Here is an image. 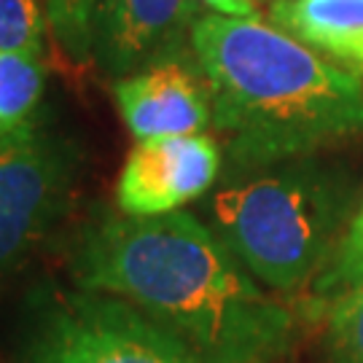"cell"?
I'll list each match as a JSON object with an SVG mask.
<instances>
[{"mask_svg": "<svg viewBox=\"0 0 363 363\" xmlns=\"http://www.w3.org/2000/svg\"><path fill=\"white\" fill-rule=\"evenodd\" d=\"M65 267L73 286L130 301L202 363H274L296 342L294 310L186 210L94 208L67 234Z\"/></svg>", "mask_w": 363, "mask_h": 363, "instance_id": "obj_1", "label": "cell"}, {"mask_svg": "<svg viewBox=\"0 0 363 363\" xmlns=\"http://www.w3.org/2000/svg\"><path fill=\"white\" fill-rule=\"evenodd\" d=\"M191 54L232 169L312 156L363 138V78L259 16L202 13Z\"/></svg>", "mask_w": 363, "mask_h": 363, "instance_id": "obj_2", "label": "cell"}, {"mask_svg": "<svg viewBox=\"0 0 363 363\" xmlns=\"http://www.w3.org/2000/svg\"><path fill=\"white\" fill-rule=\"evenodd\" d=\"M361 194L347 169L312 154L232 169L199 208L261 286L294 298L310 294L334 259Z\"/></svg>", "mask_w": 363, "mask_h": 363, "instance_id": "obj_3", "label": "cell"}, {"mask_svg": "<svg viewBox=\"0 0 363 363\" xmlns=\"http://www.w3.org/2000/svg\"><path fill=\"white\" fill-rule=\"evenodd\" d=\"M19 363H202L130 301L81 286H40L25 312Z\"/></svg>", "mask_w": 363, "mask_h": 363, "instance_id": "obj_4", "label": "cell"}, {"mask_svg": "<svg viewBox=\"0 0 363 363\" xmlns=\"http://www.w3.org/2000/svg\"><path fill=\"white\" fill-rule=\"evenodd\" d=\"M81 148L40 124L0 138V283L65 218Z\"/></svg>", "mask_w": 363, "mask_h": 363, "instance_id": "obj_5", "label": "cell"}, {"mask_svg": "<svg viewBox=\"0 0 363 363\" xmlns=\"http://www.w3.org/2000/svg\"><path fill=\"white\" fill-rule=\"evenodd\" d=\"M220 143L213 135L138 140L116 181V210L154 218L205 196L220 172Z\"/></svg>", "mask_w": 363, "mask_h": 363, "instance_id": "obj_6", "label": "cell"}, {"mask_svg": "<svg viewBox=\"0 0 363 363\" xmlns=\"http://www.w3.org/2000/svg\"><path fill=\"white\" fill-rule=\"evenodd\" d=\"M199 0H105L94 30V65L121 78L175 57H191Z\"/></svg>", "mask_w": 363, "mask_h": 363, "instance_id": "obj_7", "label": "cell"}, {"mask_svg": "<svg viewBox=\"0 0 363 363\" xmlns=\"http://www.w3.org/2000/svg\"><path fill=\"white\" fill-rule=\"evenodd\" d=\"M113 100L138 140L199 135L213 127L208 81L191 57H175L113 78Z\"/></svg>", "mask_w": 363, "mask_h": 363, "instance_id": "obj_8", "label": "cell"}, {"mask_svg": "<svg viewBox=\"0 0 363 363\" xmlns=\"http://www.w3.org/2000/svg\"><path fill=\"white\" fill-rule=\"evenodd\" d=\"M269 22L363 78V0H272Z\"/></svg>", "mask_w": 363, "mask_h": 363, "instance_id": "obj_9", "label": "cell"}, {"mask_svg": "<svg viewBox=\"0 0 363 363\" xmlns=\"http://www.w3.org/2000/svg\"><path fill=\"white\" fill-rule=\"evenodd\" d=\"M43 91V57L0 49V138L35 124Z\"/></svg>", "mask_w": 363, "mask_h": 363, "instance_id": "obj_10", "label": "cell"}, {"mask_svg": "<svg viewBox=\"0 0 363 363\" xmlns=\"http://www.w3.org/2000/svg\"><path fill=\"white\" fill-rule=\"evenodd\" d=\"M358 286H363V194L334 250V259L307 294V307L312 312H323L334 298Z\"/></svg>", "mask_w": 363, "mask_h": 363, "instance_id": "obj_11", "label": "cell"}, {"mask_svg": "<svg viewBox=\"0 0 363 363\" xmlns=\"http://www.w3.org/2000/svg\"><path fill=\"white\" fill-rule=\"evenodd\" d=\"M49 33L73 65H94V30L105 0H40Z\"/></svg>", "mask_w": 363, "mask_h": 363, "instance_id": "obj_12", "label": "cell"}, {"mask_svg": "<svg viewBox=\"0 0 363 363\" xmlns=\"http://www.w3.org/2000/svg\"><path fill=\"white\" fill-rule=\"evenodd\" d=\"M323 350L328 363H363V286L334 298L323 310Z\"/></svg>", "mask_w": 363, "mask_h": 363, "instance_id": "obj_13", "label": "cell"}, {"mask_svg": "<svg viewBox=\"0 0 363 363\" xmlns=\"http://www.w3.org/2000/svg\"><path fill=\"white\" fill-rule=\"evenodd\" d=\"M49 19L40 0H0V49L43 57Z\"/></svg>", "mask_w": 363, "mask_h": 363, "instance_id": "obj_14", "label": "cell"}, {"mask_svg": "<svg viewBox=\"0 0 363 363\" xmlns=\"http://www.w3.org/2000/svg\"><path fill=\"white\" fill-rule=\"evenodd\" d=\"M208 13H223V16H259L253 0H199Z\"/></svg>", "mask_w": 363, "mask_h": 363, "instance_id": "obj_15", "label": "cell"}, {"mask_svg": "<svg viewBox=\"0 0 363 363\" xmlns=\"http://www.w3.org/2000/svg\"><path fill=\"white\" fill-rule=\"evenodd\" d=\"M253 3H261V0H253Z\"/></svg>", "mask_w": 363, "mask_h": 363, "instance_id": "obj_16", "label": "cell"}]
</instances>
